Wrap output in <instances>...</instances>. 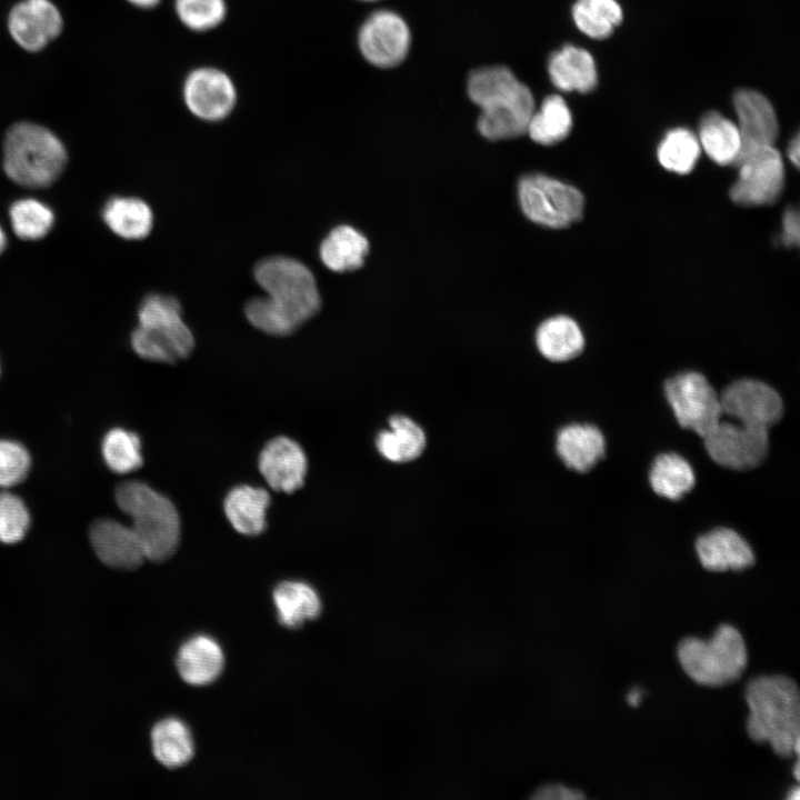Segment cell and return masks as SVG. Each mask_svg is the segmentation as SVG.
Listing matches in <instances>:
<instances>
[{
	"label": "cell",
	"mask_w": 800,
	"mask_h": 800,
	"mask_svg": "<svg viewBox=\"0 0 800 800\" xmlns=\"http://www.w3.org/2000/svg\"><path fill=\"white\" fill-rule=\"evenodd\" d=\"M254 278L267 297L247 302L244 314L257 329L272 336H288L318 313L321 299L312 272L288 257L261 260Z\"/></svg>",
	"instance_id": "6da1fadb"
},
{
	"label": "cell",
	"mask_w": 800,
	"mask_h": 800,
	"mask_svg": "<svg viewBox=\"0 0 800 800\" xmlns=\"http://www.w3.org/2000/svg\"><path fill=\"white\" fill-rule=\"evenodd\" d=\"M749 707L747 733L757 743L769 742L781 758L799 754L800 694L784 674L758 676L744 689Z\"/></svg>",
	"instance_id": "7a4b0ae2"
},
{
	"label": "cell",
	"mask_w": 800,
	"mask_h": 800,
	"mask_svg": "<svg viewBox=\"0 0 800 800\" xmlns=\"http://www.w3.org/2000/svg\"><path fill=\"white\" fill-rule=\"evenodd\" d=\"M469 98L481 109L480 133L489 140L512 139L527 133L534 112L530 89L503 66L484 67L470 73Z\"/></svg>",
	"instance_id": "3957f363"
},
{
	"label": "cell",
	"mask_w": 800,
	"mask_h": 800,
	"mask_svg": "<svg viewBox=\"0 0 800 800\" xmlns=\"http://www.w3.org/2000/svg\"><path fill=\"white\" fill-rule=\"evenodd\" d=\"M116 502L131 520L146 559H169L180 541V519L169 498L140 481L118 486Z\"/></svg>",
	"instance_id": "277c9868"
},
{
	"label": "cell",
	"mask_w": 800,
	"mask_h": 800,
	"mask_svg": "<svg viewBox=\"0 0 800 800\" xmlns=\"http://www.w3.org/2000/svg\"><path fill=\"white\" fill-rule=\"evenodd\" d=\"M67 163V151L47 128L32 123L13 124L3 143V169L17 184L44 188L53 183Z\"/></svg>",
	"instance_id": "5b68a950"
},
{
	"label": "cell",
	"mask_w": 800,
	"mask_h": 800,
	"mask_svg": "<svg viewBox=\"0 0 800 800\" xmlns=\"http://www.w3.org/2000/svg\"><path fill=\"white\" fill-rule=\"evenodd\" d=\"M677 656L689 678L707 687H722L734 682L748 663L743 637L729 623L719 624L708 640L683 638L678 643Z\"/></svg>",
	"instance_id": "8992f818"
},
{
	"label": "cell",
	"mask_w": 800,
	"mask_h": 800,
	"mask_svg": "<svg viewBox=\"0 0 800 800\" xmlns=\"http://www.w3.org/2000/svg\"><path fill=\"white\" fill-rule=\"evenodd\" d=\"M138 319L131 344L139 357L173 363L191 353L193 336L181 318L177 299L163 294L147 297L139 308Z\"/></svg>",
	"instance_id": "52a82bcc"
},
{
	"label": "cell",
	"mask_w": 800,
	"mask_h": 800,
	"mask_svg": "<svg viewBox=\"0 0 800 800\" xmlns=\"http://www.w3.org/2000/svg\"><path fill=\"white\" fill-rule=\"evenodd\" d=\"M520 206L528 219L553 229L580 220L584 199L574 187L543 174H530L519 182Z\"/></svg>",
	"instance_id": "ba28073f"
},
{
	"label": "cell",
	"mask_w": 800,
	"mask_h": 800,
	"mask_svg": "<svg viewBox=\"0 0 800 800\" xmlns=\"http://www.w3.org/2000/svg\"><path fill=\"white\" fill-rule=\"evenodd\" d=\"M663 389L681 428L702 438L722 419L719 393L702 373H677L666 380Z\"/></svg>",
	"instance_id": "9c48e42d"
},
{
	"label": "cell",
	"mask_w": 800,
	"mask_h": 800,
	"mask_svg": "<svg viewBox=\"0 0 800 800\" xmlns=\"http://www.w3.org/2000/svg\"><path fill=\"white\" fill-rule=\"evenodd\" d=\"M738 179L730 189L731 200L740 206L772 204L784 184V164L773 146H764L741 154L736 163Z\"/></svg>",
	"instance_id": "30bf717a"
},
{
	"label": "cell",
	"mask_w": 800,
	"mask_h": 800,
	"mask_svg": "<svg viewBox=\"0 0 800 800\" xmlns=\"http://www.w3.org/2000/svg\"><path fill=\"white\" fill-rule=\"evenodd\" d=\"M702 439L716 463L737 471L757 468L769 453V430L740 422L720 420Z\"/></svg>",
	"instance_id": "8fae6325"
},
{
	"label": "cell",
	"mask_w": 800,
	"mask_h": 800,
	"mask_svg": "<svg viewBox=\"0 0 800 800\" xmlns=\"http://www.w3.org/2000/svg\"><path fill=\"white\" fill-rule=\"evenodd\" d=\"M722 413L738 422L770 429L782 418L784 406L770 384L743 378L728 384L719 394Z\"/></svg>",
	"instance_id": "7c38bea8"
},
{
	"label": "cell",
	"mask_w": 800,
	"mask_h": 800,
	"mask_svg": "<svg viewBox=\"0 0 800 800\" xmlns=\"http://www.w3.org/2000/svg\"><path fill=\"white\" fill-rule=\"evenodd\" d=\"M182 98L188 110L204 121L227 118L237 103V88L231 77L214 67L192 70L183 81Z\"/></svg>",
	"instance_id": "4fadbf2b"
},
{
	"label": "cell",
	"mask_w": 800,
	"mask_h": 800,
	"mask_svg": "<svg viewBox=\"0 0 800 800\" xmlns=\"http://www.w3.org/2000/svg\"><path fill=\"white\" fill-rule=\"evenodd\" d=\"M358 44L362 56L379 68L398 66L410 48V31L404 20L393 11L379 10L361 26Z\"/></svg>",
	"instance_id": "5bb4252c"
},
{
	"label": "cell",
	"mask_w": 800,
	"mask_h": 800,
	"mask_svg": "<svg viewBox=\"0 0 800 800\" xmlns=\"http://www.w3.org/2000/svg\"><path fill=\"white\" fill-rule=\"evenodd\" d=\"M9 31L28 51H39L62 30V18L49 0H23L9 14Z\"/></svg>",
	"instance_id": "9a60e30c"
},
{
	"label": "cell",
	"mask_w": 800,
	"mask_h": 800,
	"mask_svg": "<svg viewBox=\"0 0 800 800\" xmlns=\"http://www.w3.org/2000/svg\"><path fill=\"white\" fill-rule=\"evenodd\" d=\"M733 107L741 139L739 157L753 149L774 144L778 120L772 104L763 94L749 89L739 90L733 96Z\"/></svg>",
	"instance_id": "2e32d148"
},
{
	"label": "cell",
	"mask_w": 800,
	"mask_h": 800,
	"mask_svg": "<svg viewBox=\"0 0 800 800\" xmlns=\"http://www.w3.org/2000/svg\"><path fill=\"white\" fill-rule=\"evenodd\" d=\"M259 469L273 490L292 493L303 484L307 458L296 441L277 437L261 451Z\"/></svg>",
	"instance_id": "e0dca14e"
},
{
	"label": "cell",
	"mask_w": 800,
	"mask_h": 800,
	"mask_svg": "<svg viewBox=\"0 0 800 800\" xmlns=\"http://www.w3.org/2000/svg\"><path fill=\"white\" fill-rule=\"evenodd\" d=\"M701 566L709 571H742L756 557L747 540L731 528L719 527L699 536L694 543Z\"/></svg>",
	"instance_id": "ac0fdd59"
},
{
	"label": "cell",
	"mask_w": 800,
	"mask_h": 800,
	"mask_svg": "<svg viewBox=\"0 0 800 800\" xmlns=\"http://www.w3.org/2000/svg\"><path fill=\"white\" fill-rule=\"evenodd\" d=\"M90 542L97 557L114 569H136L146 560L131 526L112 519H100L92 524Z\"/></svg>",
	"instance_id": "d6986e66"
},
{
	"label": "cell",
	"mask_w": 800,
	"mask_h": 800,
	"mask_svg": "<svg viewBox=\"0 0 800 800\" xmlns=\"http://www.w3.org/2000/svg\"><path fill=\"white\" fill-rule=\"evenodd\" d=\"M556 451L568 469L584 473L604 458L606 439L594 424L570 423L558 431Z\"/></svg>",
	"instance_id": "ffe728a7"
},
{
	"label": "cell",
	"mask_w": 800,
	"mask_h": 800,
	"mask_svg": "<svg viewBox=\"0 0 800 800\" xmlns=\"http://www.w3.org/2000/svg\"><path fill=\"white\" fill-rule=\"evenodd\" d=\"M224 657L219 643L208 636H196L186 641L177 656V669L184 682L207 686L222 672Z\"/></svg>",
	"instance_id": "44dd1931"
},
{
	"label": "cell",
	"mask_w": 800,
	"mask_h": 800,
	"mask_svg": "<svg viewBox=\"0 0 800 800\" xmlns=\"http://www.w3.org/2000/svg\"><path fill=\"white\" fill-rule=\"evenodd\" d=\"M552 83L562 91L590 92L597 86L592 56L584 49L566 46L554 52L548 64Z\"/></svg>",
	"instance_id": "7402d4cb"
},
{
	"label": "cell",
	"mask_w": 800,
	"mask_h": 800,
	"mask_svg": "<svg viewBox=\"0 0 800 800\" xmlns=\"http://www.w3.org/2000/svg\"><path fill=\"white\" fill-rule=\"evenodd\" d=\"M427 446L423 429L411 418L402 414L389 419V428L381 430L376 438L378 452L394 463L410 462L419 458Z\"/></svg>",
	"instance_id": "603a6c76"
},
{
	"label": "cell",
	"mask_w": 800,
	"mask_h": 800,
	"mask_svg": "<svg viewBox=\"0 0 800 800\" xmlns=\"http://www.w3.org/2000/svg\"><path fill=\"white\" fill-rule=\"evenodd\" d=\"M269 503L270 496L266 490L239 486L228 493L223 508L229 522L239 533L257 536L266 528Z\"/></svg>",
	"instance_id": "cb8c5ba5"
},
{
	"label": "cell",
	"mask_w": 800,
	"mask_h": 800,
	"mask_svg": "<svg viewBox=\"0 0 800 800\" xmlns=\"http://www.w3.org/2000/svg\"><path fill=\"white\" fill-rule=\"evenodd\" d=\"M540 353L550 361L564 362L578 357L584 348V338L578 323L566 316L543 321L536 332Z\"/></svg>",
	"instance_id": "d4e9b609"
},
{
	"label": "cell",
	"mask_w": 800,
	"mask_h": 800,
	"mask_svg": "<svg viewBox=\"0 0 800 800\" xmlns=\"http://www.w3.org/2000/svg\"><path fill=\"white\" fill-rule=\"evenodd\" d=\"M278 619L287 628H299L316 619L321 612V601L316 590L301 581H284L273 591Z\"/></svg>",
	"instance_id": "484cf974"
},
{
	"label": "cell",
	"mask_w": 800,
	"mask_h": 800,
	"mask_svg": "<svg viewBox=\"0 0 800 800\" xmlns=\"http://www.w3.org/2000/svg\"><path fill=\"white\" fill-rule=\"evenodd\" d=\"M368 251L369 242L363 234L350 226H339L322 241L320 258L328 269L344 272L360 268Z\"/></svg>",
	"instance_id": "4316f807"
},
{
	"label": "cell",
	"mask_w": 800,
	"mask_h": 800,
	"mask_svg": "<svg viewBox=\"0 0 800 800\" xmlns=\"http://www.w3.org/2000/svg\"><path fill=\"white\" fill-rule=\"evenodd\" d=\"M651 489L660 497L676 501L689 493L696 483L691 464L676 452L658 454L650 468Z\"/></svg>",
	"instance_id": "83f0119b"
},
{
	"label": "cell",
	"mask_w": 800,
	"mask_h": 800,
	"mask_svg": "<svg viewBox=\"0 0 800 800\" xmlns=\"http://www.w3.org/2000/svg\"><path fill=\"white\" fill-rule=\"evenodd\" d=\"M699 143L707 156L720 166L734 164L741 151L737 124L714 111L701 119Z\"/></svg>",
	"instance_id": "f1b7e54d"
},
{
	"label": "cell",
	"mask_w": 800,
	"mask_h": 800,
	"mask_svg": "<svg viewBox=\"0 0 800 800\" xmlns=\"http://www.w3.org/2000/svg\"><path fill=\"white\" fill-rule=\"evenodd\" d=\"M151 743L156 759L169 769L187 764L194 753L192 734L177 718L159 721L151 731Z\"/></svg>",
	"instance_id": "f546056e"
},
{
	"label": "cell",
	"mask_w": 800,
	"mask_h": 800,
	"mask_svg": "<svg viewBox=\"0 0 800 800\" xmlns=\"http://www.w3.org/2000/svg\"><path fill=\"white\" fill-rule=\"evenodd\" d=\"M102 216L108 227L123 239H142L152 228V211L138 198H113L106 204Z\"/></svg>",
	"instance_id": "4dcf8cb0"
},
{
	"label": "cell",
	"mask_w": 800,
	"mask_h": 800,
	"mask_svg": "<svg viewBox=\"0 0 800 800\" xmlns=\"http://www.w3.org/2000/svg\"><path fill=\"white\" fill-rule=\"evenodd\" d=\"M571 127L572 117L566 101L558 94H551L532 113L527 133L534 142L551 146L564 140Z\"/></svg>",
	"instance_id": "1f68e13d"
},
{
	"label": "cell",
	"mask_w": 800,
	"mask_h": 800,
	"mask_svg": "<svg viewBox=\"0 0 800 800\" xmlns=\"http://www.w3.org/2000/svg\"><path fill=\"white\" fill-rule=\"evenodd\" d=\"M576 26L593 39L608 38L622 20L616 0H578L572 8Z\"/></svg>",
	"instance_id": "d6a6232c"
},
{
	"label": "cell",
	"mask_w": 800,
	"mask_h": 800,
	"mask_svg": "<svg viewBox=\"0 0 800 800\" xmlns=\"http://www.w3.org/2000/svg\"><path fill=\"white\" fill-rule=\"evenodd\" d=\"M657 156L664 169L687 174L692 171L699 159L700 143L690 130L676 128L667 132L661 140Z\"/></svg>",
	"instance_id": "836d02e7"
},
{
	"label": "cell",
	"mask_w": 800,
	"mask_h": 800,
	"mask_svg": "<svg viewBox=\"0 0 800 800\" xmlns=\"http://www.w3.org/2000/svg\"><path fill=\"white\" fill-rule=\"evenodd\" d=\"M101 451L106 464L116 473L134 471L143 461L139 437L122 428H113L104 436Z\"/></svg>",
	"instance_id": "e575fe53"
},
{
	"label": "cell",
	"mask_w": 800,
	"mask_h": 800,
	"mask_svg": "<svg viewBox=\"0 0 800 800\" xmlns=\"http://www.w3.org/2000/svg\"><path fill=\"white\" fill-rule=\"evenodd\" d=\"M14 233L24 240L43 238L51 229L54 216L50 208L34 199L16 201L10 208Z\"/></svg>",
	"instance_id": "d590c367"
},
{
	"label": "cell",
	"mask_w": 800,
	"mask_h": 800,
	"mask_svg": "<svg viewBox=\"0 0 800 800\" xmlns=\"http://www.w3.org/2000/svg\"><path fill=\"white\" fill-rule=\"evenodd\" d=\"M180 22L194 32H204L222 23L227 16L226 0H174Z\"/></svg>",
	"instance_id": "8d00e7d4"
},
{
	"label": "cell",
	"mask_w": 800,
	"mask_h": 800,
	"mask_svg": "<svg viewBox=\"0 0 800 800\" xmlns=\"http://www.w3.org/2000/svg\"><path fill=\"white\" fill-rule=\"evenodd\" d=\"M29 526L30 514L24 502L13 493L0 492V542L21 541Z\"/></svg>",
	"instance_id": "74e56055"
},
{
	"label": "cell",
	"mask_w": 800,
	"mask_h": 800,
	"mask_svg": "<svg viewBox=\"0 0 800 800\" xmlns=\"http://www.w3.org/2000/svg\"><path fill=\"white\" fill-rule=\"evenodd\" d=\"M30 464V454L24 446L0 439V487L9 488L23 481Z\"/></svg>",
	"instance_id": "f35d334b"
},
{
	"label": "cell",
	"mask_w": 800,
	"mask_h": 800,
	"mask_svg": "<svg viewBox=\"0 0 800 800\" xmlns=\"http://www.w3.org/2000/svg\"><path fill=\"white\" fill-rule=\"evenodd\" d=\"M800 233L799 213L796 209L789 208L782 218V242L787 247L798 246Z\"/></svg>",
	"instance_id": "ab89813d"
},
{
	"label": "cell",
	"mask_w": 800,
	"mask_h": 800,
	"mask_svg": "<svg viewBox=\"0 0 800 800\" xmlns=\"http://www.w3.org/2000/svg\"><path fill=\"white\" fill-rule=\"evenodd\" d=\"M534 798L538 799H584L586 796L576 789L567 788L562 784H548L541 787Z\"/></svg>",
	"instance_id": "60d3db41"
},
{
	"label": "cell",
	"mask_w": 800,
	"mask_h": 800,
	"mask_svg": "<svg viewBox=\"0 0 800 800\" xmlns=\"http://www.w3.org/2000/svg\"><path fill=\"white\" fill-rule=\"evenodd\" d=\"M787 154L789 160L798 168L800 158V140L798 134L789 142Z\"/></svg>",
	"instance_id": "b9f144b4"
},
{
	"label": "cell",
	"mask_w": 800,
	"mask_h": 800,
	"mask_svg": "<svg viewBox=\"0 0 800 800\" xmlns=\"http://www.w3.org/2000/svg\"><path fill=\"white\" fill-rule=\"evenodd\" d=\"M131 4L142 8V9H151L156 7L161 0H127Z\"/></svg>",
	"instance_id": "7bdbcfd3"
},
{
	"label": "cell",
	"mask_w": 800,
	"mask_h": 800,
	"mask_svg": "<svg viewBox=\"0 0 800 800\" xmlns=\"http://www.w3.org/2000/svg\"><path fill=\"white\" fill-rule=\"evenodd\" d=\"M640 698H641V692H640V690H639V689L632 690V691L628 694V702H629L630 706L636 707V706H638V703H639V701H640Z\"/></svg>",
	"instance_id": "ee69618b"
},
{
	"label": "cell",
	"mask_w": 800,
	"mask_h": 800,
	"mask_svg": "<svg viewBox=\"0 0 800 800\" xmlns=\"http://www.w3.org/2000/svg\"><path fill=\"white\" fill-rule=\"evenodd\" d=\"M800 797V789L798 786L790 789L787 799L788 800H798Z\"/></svg>",
	"instance_id": "f6af8a7d"
},
{
	"label": "cell",
	"mask_w": 800,
	"mask_h": 800,
	"mask_svg": "<svg viewBox=\"0 0 800 800\" xmlns=\"http://www.w3.org/2000/svg\"><path fill=\"white\" fill-rule=\"evenodd\" d=\"M7 243L6 234L0 227V253L4 250Z\"/></svg>",
	"instance_id": "bcb514c9"
},
{
	"label": "cell",
	"mask_w": 800,
	"mask_h": 800,
	"mask_svg": "<svg viewBox=\"0 0 800 800\" xmlns=\"http://www.w3.org/2000/svg\"><path fill=\"white\" fill-rule=\"evenodd\" d=\"M794 778L799 780V762H796L793 770Z\"/></svg>",
	"instance_id": "7dc6e473"
},
{
	"label": "cell",
	"mask_w": 800,
	"mask_h": 800,
	"mask_svg": "<svg viewBox=\"0 0 800 800\" xmlns=\"http://www.w3.org/2000/svg\"><path fill=\"white\" fill-rule=\"evenodd\" d=\"M361 1H377V0H361Z\"/></svg>",
	"instance_id": "c3c4849f"
}]
</instances>
